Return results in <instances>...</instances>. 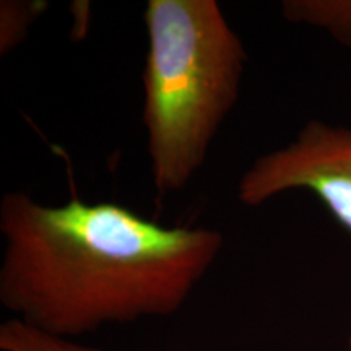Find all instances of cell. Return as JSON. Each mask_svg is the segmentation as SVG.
<instances>
[{
    "label": "cell",
    "mask_w": 351,
    "mask_h": 351,
    "mask_svg": "<svg viewBox=\"0 0 351 351\" xmlns=\"http://www.w3.org/2000/svg\"><path fill=\"white\" fill-rule=\"evenodd\" d=\"M282 15L289 23L322 29L351 47V0H285Z\"/></svg>",
    "instance_id": "4"
},
{
    "label": "cell",
    "mask_w": 351,
    "mask_h": 351,
    "mask_svg": "<svg viewBox=\"0 0 351 351\" xmlns=\"http://www.w3.org/2000/svg\"><path fill=\"white\" fill-rule=\"evenodd\" d=\"M0 301L16 320L70 339L176 313L223 247L212 228L163 226L112 204L0 200Z\"/></svg>",
    "instance_id": "1"
},
{
    "label": "cell",
    "mask_w": 351,
    "mask_h": 351,
    "mask_svg": "<svg viewBox=\"0 0 351 351\" xmlns=\"http://www.w3.org/2000/svg\"><path fill=\"white\" fill-rule=\"evenodd\" d=\"M0 350L2 351H101L80 345L70 339L54 337L38 330L21 320L10 319L0 327Z\"/></svg>",
    "instance_id": "5"
},
{
    "label": "cell",
    "mask_w": 351,
    "mask_h": 351,
    "mask_svg": "<svg viewBox=\"0 0 351 351\" xmlns=\"http://www.w3.org/2000/svg\"><path fill=\"white\" fill-rule=\"evenodd\" d=\"M291 191L314 194L351 234V129L307 121L291 142L252 161L239 179L238 200L261 207Z\"/></svg>",
    "instance_id": "3"
},
{
    "label": "cell",
    "mask_w": 351,
    "mask_h": 351,
    "mask_svg": "<svg viewBox=\"0 0 351 351\" xmlns=\"http://www.w3.org/2000/svg\"><path fill=\"white\" fill-rule=\"evenodd\" d=\"M143 127L152 181L181 192L239 99L247 51L217 0H148Z\"/></svg>",
    "instance_id": "2"
},
{
    "label": "cell",
    "mask_w": 351,
    "mask_h": 351,
    "mask_svg": "<svg viewBox=\"0 0 351 351\" xmlns=\"http://www.w3.org/2000/svg\"><path fill=\"white\" fill-rule=\"evenodd\" d=\"M47 10L41 0H2L0 2V54H8L28 36L34 21Z\"/></svg>",
    "instance_id": "6"
},
{
    "label": "cell",
    "mask_w": 351,
    "mask_h": 351,
    "mask_svg": "<svg viewBox=\"0 0 351 351\" xmlns=\"http://www.w3.org/2000/svg\"><path fill=\"white\" fill-rule=\"evenodd\" d=\"M350 351H351V340H350Z\"/></svg>",
    "instance_id": "7"
}]
</instances>
